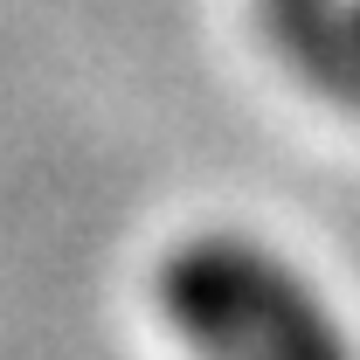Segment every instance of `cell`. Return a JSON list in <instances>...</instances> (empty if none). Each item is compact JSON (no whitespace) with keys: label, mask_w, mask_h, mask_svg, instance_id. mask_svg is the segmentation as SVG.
<instances>
[{"label":"cell","mask_w":360,"mask_h":360,"mask_svg":"<svg viewBox=\"0 0 360 360\" xmlns=\"http://www.w3.org/2000/svg\"><path fill=\"white\" fill-rule=\"evenodd\" d=\"M270 35L326 97L360 111V35L347 0H270Z\"/></svg>","instance_id":"obj_2"},{"label":"cell","mask_w":360,"mask_h":360,"mask_svg":"<svg viewBox=\"0 0 360 360\" xmlns=\"http://www.w3.org/2000/svg\"><path fill=\"white\" fill-rule=\"evenodd\" d=\"M347 7H354V35H360V0H347Z\"/></svg>","instance_id":"obj_3"},{"label":"cell","mask_w":360,"mask_h":360,"mask_svg":"<svg viewBox=\"0 0 360 360\" xmlns=\"http://www.w3.org/2000/svg\"><path fill=\"white\" fill-rule=\"evenodd\" d=\"M160 319L194 360H354L347 326L277 250L250 236H187L153 277Z\"/></svg>","instance_id":"obj_1"}]
</instances>
